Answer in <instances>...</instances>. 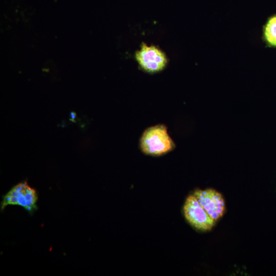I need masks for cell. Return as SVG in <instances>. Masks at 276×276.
Listing matches in <instances>:
<instances>
[{
    "label": "cell",
    "mask_w": 276,
    "mask_h": 276,
    "mask_svg": "<svg viewBox=\"0 0 276 276\" xmlns=\"http://www.w3.org/2000/svg\"><path fill=\"white\" fill-rule=\"evenodd\" d=\"M135 57L142 68L149 73L162 71L167 62L166 55L162 51L155 46H148L145 43H142Z\"/></svg>",
    "instance_id": "4"
},
{
    "label": "cell",
    "mask_w": 276,
    "mask_h": 276,
    "mask_svg": "<svg viewBox=\"0 0 276 276\" xmlns=\"http://www.w3.org/2000/svg\"><path fill=\"white\" fill-rule=\"evenodd\" d=\"M37 200L36 190L25 181L14 186L3 197L1 209L3 210L8 205H17L31 213L37 209Z\"/></svg>",
    "instance_id": "2"
},
{
    "label": "cell",
    "mask_w": 276,
    "mask_h": 276,
    "mask_svg": "<svg viewBox=\"0 0 276 276\" xmlns=\"http://www.w3.org/2000/svg\"><path fill=\"white\" fill-rule=\"evenodd\" d=\"M183 211L188 222L198 230H211L216 222L208 214L193 194L187 198Z\"/></svg>",
    "instance_id": "3"
},
{
    "label": "cell",
    "mask_w": 276,
    "mask_h": 276,
    "mask_svg": "<svg viewBox=\"0 0 276 276\" xmlns=\"http://www.w3.org/2000/svg\"><path fill=\"white\" fill-rule=\"evenodd\" d=\"M264 33L267 41L270 44L276 47V15L268 21Z\"/></svg>",
    "instance_id": "6"
},
{
    "label": "cell",
    "mask_w": 276,
    "mask_h": 276,
    "mask_svg": "<svg viewBox=\"0 0 276 276\" xmlns=\"http://www.w3.org/2000/svg\"><path fill=\"white\" fill-rule=\"evenodd\" d=\"M76 117V113L75 112H71L70 113V121L73 122L75 121V118Z\"/></svg>",
    "instance_id": "7"
},
{
    "label": "cell",
    "mask_w": 276,
    "mask_h": 276,
    "mask_svg": "<svg viewBox=\"0 0 276 276\" xmlns=\"http://www.w3.org/2000/svg\"><path fill=\"white\" fill-rule=\"evenodd\" d=\"M174 146L166 127L162 125L146 129L141 140V147L147 154L159 155L171 151Z\"/></svg>",
    "instance_id": "1"
},
{
    "label": "cell",
    "mask_w": 276,
    "mask_h": 276,
    "mask_svg": "<svg viewBox=\"0 0 276 276\" xmlns=\"http://www.w3.org/2000/svg\"><path fill=\"white\" fill-rule=\"evenodd\" d=\"M198 201L216 222L224 214L225 206L222 195L212 189L196 190L193 194Z\"/></svg>",
    "instance_id": "5"
}]
</instances>
